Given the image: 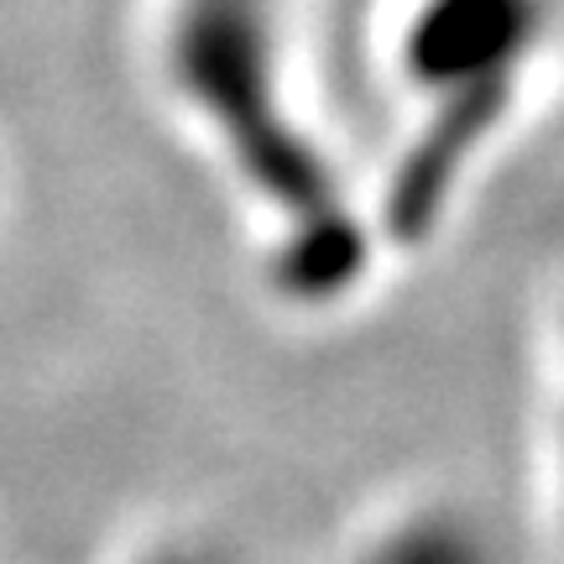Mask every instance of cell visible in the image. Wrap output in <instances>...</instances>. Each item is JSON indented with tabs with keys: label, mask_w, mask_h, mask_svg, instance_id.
<instances>
[{
	"label": "cell",
	"mask_w": 564,
	"mask_h": 564,
	"mask_svg": "<svg viewBox=\"0 0 564 564\" xmlns=\"http://www.w3.org/2000/svg\"><path fill=\"white\" fill-rule=\"evenodd\" d=\"M528 37V0H440L419 26V58L440 84L507 74Z\"/></svg>",
	"instance_id": "obj_2"
},
{
	"label": "cell",
	"mask_w": 564,
	"mask_h": 564,
	"mask_svg": "<svg viewBox=\"0 0 564 564\" xmlns=\"http://www.w3.org/2000/svg\"><path fill=\"white\" fill-rule=\"evenodd\" d=\"M267 17L272 0H183L173 21V74L183 95H194L225 137H236L241 167L262 183V194L293 215V257L308 267V278L329 282L350 272L361 241L350 236L319 158L282 121Z\"/></svg>",
	"instance_id": "obj_1"
}]
</instances>
